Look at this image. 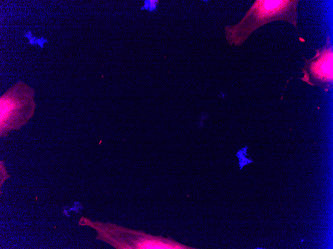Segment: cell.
<instances>
[{"mask_svg": "<svg viewBox=\"0 0 333 249\" xmlns=\"http://www.w3.org/2000/svg\"><path fill=\"white\" fill-rule=\"evenodd\" d=\"M298 0H257L237 24L225 27V38L232 46H240L255 30L276 20H283L297 28Z\"/></svg>", "mask_w": 333, "mask_h": 249, "instance_id": "1", "label": "cell"}, {"mask_svg": "<svg viewBox=\"0 0 333 249\" xmlns=\"http://www.w3.org/2000/svg\"><path fill=\"white\" fill-rule=\"evenodd\" d=\"M327 41L324 48L316 50V55L313 58L305 59V64L302 69L304 77L302 79L312 85L326 87L333 82V47L329 36Z\"/></svg>", "mask_w": 333, "mask_h": 249, "instance_id": "2", "label": "cell"}, {"mask_svg": "<svg viewBox=\"0 0 333 249\" xmlns=\"http://www.w3.org/2000/svg\"><path fill=\"white\" fill-rule=\"evenodd\" d=\"M136 247L143 249H190L189 247L181 245L175 242L152 237H147L140 241L137 244Z\"/></svg>", "mask_w": 333, "mask_h": 249, "instance_id": "3", "label": "cell"}, {"mask_svg": "<svg viewBox=\"0 0 333 249\" xmlns=\"http://www.w3.org/2000/svg\"><path fill=\"white\" fill-rule=\"evenodd\" d=\"M158 0H147L145 1V6H147V8H149L150 9L152 10L155 8L157 3H158Z\"/></svg>", "mask_w": 333, "mask_h": 249, "instance_id": "4", "label": "cell"}]
</instances>
